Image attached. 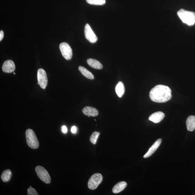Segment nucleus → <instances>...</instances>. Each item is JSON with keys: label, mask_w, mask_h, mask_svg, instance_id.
<instances>
[{"label": "nucleus", "mask_w": 195, "mask_h": 195, "mask_svg": "<svg viewBox=\"0 0 195 195\" xmlns=\"http://www.w3.org/2000/svg\"><path fill=\"white\" fill-rule=\"evenodd\" d=\"M149 96L150 99L153 102H166L172 97L171 90L168 86L164 85H158L151 89Z\"/></svg>", "instance_id": "nucleus-1"}, {"label": "nucleus", "mask_w": 195, "mask_h": 195, "mask_svg": "<svg viewBox=\"0 0 195 195\" xmlns=\"http://www.w3.org/2000/svg\"><path fill=\"white\" fill-rule=\"evenodd\" d=\"M178 15L183 23L189 26L195 24V13L181 9L178 11Z\"/></svg>", "instance_id": "nucleus-2"}, {"label": "nucleus", "mask_w": 195, "mask_h": 195, "mask_svg": "<svg viewBox=\"0 0 195 195\" xmlns=\"http://www.w3.org/2000/svg\"><path fill=\"white\" fill-rule=\"evenodd\" d=\"M26 134L27 143L29 147L33 149H37L39 146V143L34 131L27 129Z\"/></svg>", "instance_id": "nucleus-3"}, {"label": "nucleus", "mask_w": 195, "mask_h": 195, "mask_svg": "<svg viewBox=\"0 0 195 195\" xmlns=\"http://www.w3.org/2000/svg\"><path fill=\"white\" fill-rule=\"evenodd\" d=\"M35 170L39 178L43 182L47 184L51 183V177L44 167L41 166H37Z\"/></svg>", "instance_id": "nucleus-4"}, {"label": "nucleus", "mask_w": 195, "mask_h": 195, "mask_svg": "<svg viewBox=\"0 0 195 195\" xmlns=\"http://www.w3.org/2000/svg\"><path fill=\"white\" fill-rule=\"evenodd\" d=\"M103 180V176L101 174L96 173L92 176L88 181V187L91 190L97 188Z\"/></svg>", "instance_id": "nucleus-5"}, {"label": "nucleus", "mask_w": 195, "mask_h": 195, "mask_svg": "<svg viewBox=\"0 0 195 195\" xmlns=\"http://www.w3.org/2000/svg\"><path fill=\"white\" fill-rule=\"evenodd\" d=\"M59 49L62 56L66 59L69 60L72 58V51L71 48L67 43L62 42L59 45Z\"/></svg>", "instance_id": "nucleus-6"}, {"label": "nucleus", "mask_w": 195, "mask_h": 195, "mask_svg": "<svg viewBox=\"0 0 195 195\" xmlns=\"http://www.w3.org/2000/svg\"><path fill=\"white\" fill-rule=\"evenodd\" d=\"M37 80L38 84L43 89H45L48 83L46 73L43 69L40 68L37 71Z\"/></svg>", "instance_id": "nucleus-7"}, {"label": "nucleus", "mask_w": 195, "mask_h": 195, "mask_svg": "<svg viewBox=\"0 0 195 195\" xmlns=\"http://www.w3.org/2000/svg\"><path fill=\"white\" fill-rule=\"evenodd\" d=\"M84 33L85 38L91 43H95L97 42L98 38L94 33L89 24H87L85 27Z\"/></svg>", "instance_id": "nucleus-8"}, {"label": "nucleus", "mask_w": 195, "mask_h": 195, "mask_svg": "<svg viewBox=\"0 0 195 195\" xmlns=\"http://www.w3.org/2000/svg\"><path fill=\"white\" fill-rule=\"evenodd\" d=\"M2 70L4 72L10 73L12 72L15 70V65L14 62L9 60L4 63L2 66Z\"/></svg>", "instance_id": "nucleus-9"}, {"label": "nucleus", "mask_w": 195, "mask_h": 195, "mask_svg": "<svg viewBox=\"0 0 195 195\" xmlns=\"http://www.w3.org/2000/svg\"><path fill=\"white\" fill-rule=\"evenodd\" d=\"M164 114L162 112H155L149 117V120L155 123H159L164 118Z\"/></svg>", "instance_id": "nucleus-10"}, {"label": "nucleus", "mask_w": 195, "mask_h": 195, "mask_svg": "<svg viewBox=\"0 0 195 195\" xmlns=\"http://www.w3.org/2000/svg\"><path fill=\"white\" fill-rule=\"evenodd\" d=\"M162 140L161 139H159L156 141L155 143L153 144V145L151 147L147 152L144 156V158H147L150 157L159 148L160 144L161 143Z\"/></svg>", "instance_id": "nucleus-11"}, {"label": "nucleus", "mask_w": 195, "mask_h": 195, "mask_svg": "<svg viewBox=\"0 0 195 195\" xmlns=\"http://www.w3.org/2000/svg\"><path fill=\"white\" fill-rule=\"evenodd\" d=\"M82 111L85 115L89 117L96 116L98 115V111L97 109L90 106L84 107Z\"/></svg>", "instance_id": "nucleus-12"}, {"label": "nucleus", "mask_w": 195, "mask_h": 195, "mask_svg": "<svg viewBox=\"0 0 195 195\" xmlns=\"http://www.w3.org/2000/svg\"><path fill=\"white\" fill-rule=\"evenodd\" d=\"M127 183L125 182H121L117 183L112 189V192L115 194L119 193L125 189L127 187Z\"/></svg>", "instance_id": "nucleus-13"}, {"label": "nucleus", "mask_w": 195, "mask_h": 195, "mask_svg": "<svg viewBox=\"0 0 195 195\" xmlns=\"http://www.w3.org/2000/svg\"><path fill=\"white\" fill-rule=\"evenodd\" d=\"M186 125L187 129L189 131H193L195 129V116H190L187 119Z\"/></svg>", "instance_id": "nucleus-14"}, {"label": "nucleus", "mask_w": 195, "mask_h": 195, "mask_svg": "<svg viewBox=\"0 0 195 195\" xmlns=\"http://www.w3.org/2000/svg\"><path fill=\"white\" fill-rule=\"evenodd\" d=\"M87 62L89 66L91 67L96 69L100 70L103 68V66L99 61L93 59H89L87 60Z\"/></svg>", "instance_id": "nucleus-15"}, {"label": "nucleus", "mask_w": 195, "mask_h": 195, "mask_svg": "<svg viewBox=\"0 0 195 195\" xmlns=\"http://www.w3.org/2000/svg\"><path fill=\"white\" fill-rule=\"evenodd\" d=\"M116 92L119 97H122L125 92V88L122 82L120 81L116 85L115 88Z\"/></svg>", "instance_id": "nucleus-16"}, {"label": "nucleus", "mask_w": 195, "mask_h": 195, "mask_svg": "<svg viewBox=\"0 0 195 195\" xmlns=\"http://www.w3.org/2000/svg\"><path fill=\"white\" fill-rule=\"evenodd\" d=\"M79 70L82 75H83L85 77L88 78V79L93 80L95 78L92 73L83 66H79Z\"/></svg>", "instance_id": "nucleus-17"}, {"label": "nucleus", "mask_w": 195, "mask_h": 195, "mask_svg": "<svg viewBox=\"0 0 195 195\" xmlns=\"http://www.w3.org/2000/svg\"><path fill=\"white\" fill-rule=\"evenodd\" d=\"M12 173L9 169H7L4 171L2 174L1 178L2 181L4 182H8L10 180Z\"/></svg>", "instance_id": "nucleus-18"}, {"label": "nucleus", "mask_w": 195, "mask_h": 195, "mask_svg": "<svg viewBox=\"0 0 195 195\" xmlns=\"http://www.w3.org/2000/svg\"><path fill=\"white\" fill-rule=\"evenodd\" d=\"M87 3L92 5H102L105 3V0H86Z\"/></svg>", "instance_id": "nucleus-19"}, {"label": "nucleus", "mask_w": 195, "mask_h": 195, "mask_svg": "<svg viewBox=\"0 0 195 195\" xmlns=\"http://www.w3.org/2000/svg\"><path fill=\"white\" fill-rule=\"evenodd\" d=\"M100 134L99 132L96 131L93 132L90 137V141L91 143L95 144L97 143V140Z\"/></svg>", "instance_id": "nucleus-20"}, {"label": "nucleus", "mask_w": 195, "mask_h": 195, "mask_svg": "<svg viewBox=\"0 0 195 195\" xmlns=\"http://www.w3.org/2000/svg\"><path fill=\"white\" fill-rule=\"evenodd\" d=\"M27 194L28 195H38L37 192L35 189L32 188H29L27 189Z\"/></svg>", "instance_id": "nucleus-21"}, {"label": "nucleus", "mask_w": 195, "mask_h": 195, "mask_svg": "<svg viewBox=\"0 0 195 195\" xmlns=\"http://www.w3.org/2000/svg\"><path fill=\"white\" fill-rule=\"evenodd\" d=\"M77 128L75 126H73L71 128V131L73 134H75L77 132Z\"/></svg>", "instance_id": "nucleus-22"}, {"label": "nucleus", "mask_w": 195, "mask_h": 195, "mask_svg": "<svg viewBox=\"0 0 195 195\" xmlns=\"http://www.w3.org/2000/svg\"><path fill=\"white\" fill-rule=\"evenodd\" d=\"M68 130L67 128H66V126L63 125L62 127V132L64 134H66Z\"/></svg>", "instance_id": "nucleus-23"}, {"label": "nucleus", "mask_w": 195, "mask_h": 195, "mask_svg": "<svg viewBox=\"0 0 195 195\" xmlns=\"http://www.w3.org/2000/svg\"><path fill=\"white\" fill-rule=\"evenodd\" d=\"M4 36V32L3 31H0V41H1L3 39Z\"/></svg>", "instance_id": "nucleus-24"}, {"label": "nucleus", "mask_w": 195, "mask_h": 195, "mask_svg": "<svg viewBox=\"0 0 195 195\" xmlns=\"http://www.w3.org/2000/svg\"><path fill=\"white\" fill-rule=\"evenodd\" d=\"M13 74H15V73H14H14H13Z\"/></svg>", "instance_id": "nucleus-25"}, {"label": "nucleus", "mask_w": 195, "mask_h": 195, "mask_svg": "<svg viewBox=\"0 0 195 195\" xmlns=\"http://www.w3.org/2000/svg\"><path fill=\"white\" fill-rule=\"evenodd\" d=\"M30 187V188H32V187H31V186H30V187Z\"/></svg>", "instance_id": "nucleus-26"}]
</instances>
